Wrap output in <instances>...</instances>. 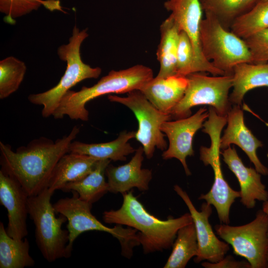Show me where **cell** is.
<instances>
[{"label": "cell", "instance_id": "cell-15", "mask_svg": "<svg viewBox=\"0 0 268 268\" xmlns=\"http://www.w3.org/2000/svg\"><path fill=\"white\" fill-rule=\"evenodd\" d=\"M144 150L142 146L134 152L131 160L127 163L118 166L110 163L106 169L109 192L122 194L127 193L132 188L144 192L149 189L152 179V171L142 168L144 159Z\"/></svg>", "mask_w": 268, "mask_h": 268}, {"label": "cell", "instance_id": "cell-11", "mask_svg": "<svg viewBox=\"0 0 268 268\" xmlns=\"http://www.w3.org/2000/svg\"><path fill=\"white\" fill-rule=\"evenodd\" d=\"M173 188L187 206L195 226L199 249L194 262L196 263L203 260L213 263L219 262L225 257L230 247L229 244L221 241L216 237L209 222L212 211L211 205L203 202L200 211H198L186 192L178 185Z\"/></svg>", "mask_w": 268, "mask_h": 268}, {"label": "cell", "instance_id": "cell-20", "mask_svg": "<svg viewBox=\"0 0 268 268\" xmlns=\"http://www.w3.org/2000/svg\"><path fill=\"white\" fill-rule=\"evenodd\" d=\"M135 131H123L118 137L112 141L99 143H86L72 141L69 146V152L88 155L99 160L125 161L127 156L136 150L129 142L135 137Z\"/></svg>", "mask_w": 268, "mask_h": 268}, {"label": "cell", "instance_id": "cell-27", "mask_svg": "<svg viewBox=\"0 0 268 268\" xmlns=\"http://www.w3.org/2000/svg\"><path fill=\"white\" fill-rule=\"evenodd\" d=\"M230 28L243 39L268 28V0L258 1L249 10L237 18Z\"/></svg>", "mask_w": 268, "mask_h": 268}, {"label": "cell", "instance_id": "cell-13", "mask_svg": "<svg viewBox=\"0 0 268 268\" xmlns=\"http://www.w3.org/2000/svg\"><path fill=\"white\" fill-rule=\"evenodd\" d=\"M165 8L171 12V15L181 31L189 36L194 50L198 72H207L213 75H222L224 73L216 68L203 56L200 41V29L202 9L200 0H167Z\"/></svg>", "mask_w": 268, "mask_h": 268}, {"label": "cell", "instance_id": "cell-18", "mask_svg": "<svg viewBox=\"0 0 268 268\" xmlns=\"http://www.w3.org/2000/svg\"><path fill=\"white\" fill-rule=\"evenodd\" d=\"M187 85L186 76L175 74L165 78L156 76L139 90L158 110L171 115L183 97Z\"/></svg>", "mask_w": 268, "mask_h": 268}, {"label": "cell", "instance_id": "cell-16", "mask_svg": "<svg viewBox=\"0 0 268 268\" xmlns=\"http://www.w3.org/2000/svg\"><path fill=\"white\" fill-rule=\"evenodd\" d=\"M227 127L220 138V149L231 144L239 146L247 155L256 170L261 175H268V169L259 160L256 151L263 144L245 125L240 105H234L227 116Z\"/></svg>", "mask_w": 268, "mask_h": 268}, {"label": "cell", "instance_id": "cell-30", "mask_svg": "<svg viewBox=\"0 0 268 268\" xmlns=\"http://www.w3.org/2000/svg\"><path fill=\"white\" fill-rule=\"evenodd\" d=\"M198 72L194 50L188 35L181 31L177 54L176 74L187 76Z\"/></svg>", "mask_w": 268, "mask_h": 268}, {"label": "cell", "instance_id": "cell-29", "mask_svg": "<svg viewBox=\"0 0 268 268\" xmlns=\"http://www.w3.org/2000/svg\"><path fill=\"white\" fill-rule=\"evenodd\" d=\"M51 11L62 10L60 1L48 0H0V11L5 23L14 25L16 19L36 10L41 6Z\"/></svg>", "mask_w": 268, "mask_h": 268}, {"label": "cell", "instance_id": "cell-9", "mask_svg": "<svg viewBox=\"0 0 268 268\" xmlns=\"http://www.w3.org/2000/svg\"><path fill=\"white\" fill-rule=\"evenodd\" d=\"M214 229L232 246L233 253L245 258L251 268H268V215L262 209L246 224L233 226L221 223L216 225Z\"/></svg>", "mask_w": 268, "mask_h": 268}, {"label": "cell", "instance_id": "cell-26", "mask_svg": "<svg viewBox=\"0 0 268 268\" xmlns=\"http://www.w3.org/2000/svg\"><path fill=\"white\" fill-rule=\"evenodd\" d=\"M202 10L215 17L226 29L258 0H200Z\"/></svg>", "mask_w": 268, "mask_h": 268}, {"label": "cell", "instance_id": "cell-36", "mask_svg": "<svg viewBox=\"0 0 268 268\" xmlns=\"http://www.w3.org/2000/svg\"><path fill=\"white\" fill-rule=\"evenodd\" d=\"M262 0H258V1H262Z\"/></svg>", "mask_w": 268, "mask_h": 268}, {"label": "cell", "instance_id": "cell-25", "mask_svg": "<svg viewBox=\"0 0 268 268\" xmlns=\"http://www.w3.org/2000/svg\"><path fill=\"white\" fill-rule=\"evenodd\" d=\"M172 247L171 253L163 268H185L198 252L196 231L193 222L178 230Z\"/></svg>", "mask_w": 268, "mask_h": 268}, {"label": "cell", "instance_id": "cell-28", "mask_svg": "<svg viewBox=\"0 0 268 268\" xmlns=\"http://www.w3.org/2000/svg\"><path fill=\"white\" fill-rule=\"evenodd\" d=\"M26 69L23 62L12 56L0 61V99L7 98L18 89Z\"/></svg>", "mask_w": 268, "mask_h": 268}, {"label": "cell", "instance_id": "cell-34", "mask_svg": "<svg viewBox=\"0 0 268 268\" xmlns=\"http://www.w3.org/2000/svg\"><path fill=\"white\" fill-rule=\"evenodd\" d=\"M52 1H60V0H48Z\"/></svg>", "mask_w": 268, "mask_h": 268}, {"label": "cell", "instance_id": "cell-23", "mask_svg": "<svg viewBox=\"0 0 268 268\" xmlns=\"http://www.w3.org/2000/svg\"><path fill=\"white\" fill-rule=\"evenodd\" d=\"M111 160H99L95 168L82 179L69 182L62 189L66 192H76L80 199L93 204L108 192V184L105 180L106 169Z\"/></svg>", "mask_w": 268, "mask_h": 268}, {"label": "cell", "instance_id": "cell-33", "mask_svg": "<svg viewBox=\"0 0 268 268\" xmlns=\"http://www.w3.org/2000/svg\"><path fill=\"white\" fill-rule=\"evenodd\" d=\"M262 210L268 215V199L263 201Z\"/></svg>", "mask_w": 268, "mask_h": 268}, {"label": "cell", "instance_id": "cell-14", "mask_svg": "<svg viewBox=\"0 0 268 268\" xmlns=\"http://www.w3.org/2000/svg\"><path fill=\"white\" fill-rule=\"evenodd\" d=\"M29 196L14 178L0 170V203L7 211L8 235L22 239L28 235L27 218Z\"/></svg>", "mask_w": 268, "mask_h": 268}, {"label": "cell", "instance_id": "cell-35", "mask_svg": "<svg viewBox=\"0 0 268 268\" xmlns=\"http://www.w3.org/2000/svg\"><path fill=\"white\" fill-rule=\"evenodd\" d=\"M267 261H268V252H267Z\"/></svg>", "mask_w": 268, "mask_h": 268}, {"label": "cell", "instance_id": "cell-3", "mask_svg": "<svg viewBox=\"0 0 268 268\" xmlns=\"http://www.w3.org/2000/svg\"><path fill=\"white\" fill-rule=\"evenodd\" d=\"M153 77L152 70L141 65L118 71L112 70L91 87L83 86L78 91L68 90L52 116L59 119L67 115L72 120L87 121L89 112L85 105L89 101L106 94L140 90Z\"/></svg>", "mask_w": 268, "mask_h": 268}, {"label": "cell", "instance_id": "cell-10", "mask_svg": "<svg viewBox=\"0 0 268 268\" xmlns=\"http://www.w3.org/2000/svg\"><path fill=\"white\" fill-rule=\"evenodd\" d=\"M108 98L125 105L134 113L138 124L134 138L141 143L147 158L153 157L155 148L162 151L167 148L161 126L171 119V115L158 110L139 90L131 91L126 97L109 95Z\"/></svg>", "mask_w": 268, "mask_h": 268}, {"label": "cell", "instance_id": "cell-24", "mask_svg": "<svg viewBox=\"0 0 268 268\" xmlns=\"http://www.w3.org/2000/svg\"><path fill=\"white\" fill-rule=\"evenodd\" d=\"M30 245L25 237L15 239L9 236L3 222H0V268H24L35 265L29 254Z\"/></svg>", "mask_w": 268, "mask_h": 268}, {"label": "cell", "instance_id": "cell-5", "mask_svg": "<svg viewBox=\"0 0 268 268\" xmlns=\"http://www.w3.org/2000/svg\"><path fill=\"white\" fill-rule=\"evenodd\" d=\"M71 193V197L61 198L53 204L56 213L64 215L67 219L68 252L71 254L73 243L81 234L98 231L108 233L116 238L120 243L122 255L130 259L133 248L140 245L137 230L117 224L112 228L106 226L91 213L92 204L80 199L76 192Z\"/></svg>", "mask_w": 268, "mask_h": 268}, {"label": "cell", "instance_id": "cell-19", "mask_svg": "<svg viewBox=\"0 0 268 268\" xmlns=\"http://www.w3.org/2000/svg\"><path fill=\"white\" fill-rule=\"evenodd\" d=\"M99 159L78 153L68 152L57 163L48 188L52 193L62 190L69 182L80 180L91 172Z\"/></svg>", "mask_w": 268, "mask_h": 268}, {"label": "cell", "instance_id": "cell-1", "mask_svg": "<svg viewBox=\"0 0 268 268\" xmlns=\"http://www.w3.org/2000/svg\"><path fill=\"white\" fill-rule=\"evenodd\" d=\"M79 132L75 126L67 135L55 141L41 137L15 151L0 141L1 169L18 181L29 197L38 195L48 188L57 163L69 152L70 145Z\"/></svg>", "mask_w": 268, "mask_h": 268}, {"label": "cell", "instance_id": "cell-31", "mask_svg": "<svg viewBox=\"0 0 268 268\" xmlns=\"http://www.w3.org/2000/svg\"><path fill=\"white\" fill-rule=\"evenodd\" d=\"M252 56V63H268V28L259 31L243 39Z\"/></svg>", "mask_w": 268, "mask_h": 268}, {"label": "cell", "instance_id": "cell-8", "mask_svg": "<svg viewBox=\"0 0 268 268\" xmlns=\"http://www.w3.org/2000/svg\"><path fill=\"white\" fill-rule=\"evenodd\" d=\"M201 72L186 76V90L181 100L172 110L171 118L177 120L188 117L191 114V108L200 105H209L219 115L227 117L232 108L229 91L232 87L233 75L210 76Z\"/></svg>", "mask_w": 268, "mask_h": 268}, {"label": "cell", "instance_id": "cell-4", "mask_svg": "<svg viewBox=\"0 0 268 268\" xmlns=\"http://www.w3.org/2000/svg\"><path fill=\"white\" fill-rule=\"evenodd\" d=\"M88 36L87 28L80 30L75 25L68 43L61 45L57 50L59 58L67 63L66 69L60 81L47 91L28 96L30 103L43 106L41 113L44 118L53 115L63 97L71 87L84 79L97 78L101 74L100 67H92L81 59L80 47Z\"/></svg>", "mask_w": 268, "mask_h": 268}, {"label": "cell", "instance_id": "cell-6", "mask_svg": "<svg viewBox=\"0 0 268 268\" xmlns=\"http://www.w3.org/2000/svg\"><path fill=\"white\" fill-rule=\"evenodd\" d=\"M53 193L46 188L28 200V214L35 225L36 243L44 258L53 263L62 258H68V231L62 228L67 221L61 214L56 216L51 200Z\"/></svg>", "mask_w": 268, "mask_h": 268}, {"label": "cell", "instance_id": "cell-7", "mask_svg": "<svg viewBox=\"0 0 268 268\" xmlns=\"http://www.w3.org/2000/svg\"><path fill=\"white\" fill-rule=\"evenodd\" d=\"M200 41L206 59L225 74L233 75L234 67L252 63V56L244 40L225 28L214 16L205 13L200 25Z\"/></svg>", "mask_w": 268, "mask_h": 268}, {"label": "cell", "instance_id": "cell-2", "mask_svg": "<svg viewBox=\"0 0 268 268\" xmlns=\"http://www.w3.org/2000/svg\"><path fill=\"white\" fill-rule=\"evenodd\" d=\"M122 195L121 207L105 211L103 220L106 223L125 225L137 230L145 254L171 248L178 230L193 222L190 213L178 218L170 216L166 220L160 219L147 211L132 191Z\"/></svg>", "mask_w": 268, "mask_h": 268}, {"label": "cell", "instance_id": "cell-17", "mask_svg": "<svg viewBox=\"0 0 268 268\" xmlns=\"http://www.w3.org/2000/svg\"><path fill=\"white\" fill-rule=\"evenodd\" d=\"M221 154L239 182L240 202L244 206L252 208L255 206L256 201H264L268 199V191L261 181V174L255 168L244 165L235 147L229 146Z\"/></svg>", "mask_w": 268, "mask_h": 268}, {"label": "cell", "instance_id": "cell-22", "mask_svg": "<svg viewBox=\"0 0 268 268\" xmlns=\"http://www.w3.org/2000/svg\"><path fill=\"white\" fill-rule=\"evenodd\" d=\"M181 30L170 15L160 26V41L157 50L160 69L156 77L176 74L177 54Z\"/></svg>", "mask_w": 268, "mask_h": 268}, {"label": "cell", "instance_id": "cell-32", "mask_svg": "<svg viewBox=\"0 0 268 268\" xmlns=\"http://www.w3.org/2000/svg\"><path fill=\"white\" fill-rule=\"evenodd\" d=\"M201 266L205 268H251L247 261H236L230 255L217 263L203 262Z\"/></svg>", "mask_w": 268, "mask_h": 268}, {"label": "cell", "instance_id": "cell-21", "mask_svg": "<svg viewBox=\"0 0 268 268\" xmlns=\"http://www.w3.org/2000/svg\"><path fill=\"white\" fill-rule=\"evenodd\" d=\"M232 75L233 89L229 101L231 104L240 105L244 95L249 90L260 87H268V63L239 64L234 67Z\"/></svg>", "mask_w": 268, "mask_h": 268}, {"label": "cell", "instance_id": "cell-12", "mask_svg": "<svg viewBox=\"0 0 268 268\" xmlns=\"http://www.w3.org/2000/svg\"><path fill=\"white\" fill-rule=\"evenodd\" d=\"M208 117L207 109L201 108L192 116L164 122L161 126V131L165 134L169 143L168 148L162 154V158L167 160L174 158L179 160L188 176L191 173L186 158L194 154L192 144L194 136L203 126V123Z\"/></svg>", "mask_w": 268, "mask_h": 268}]
</instances>
